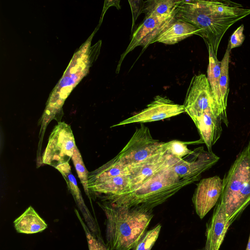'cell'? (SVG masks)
Here are the masks:
<instances>
[{"mask_svg": "<svg viewBox=\"0 0 250 250\" xmlns=\"http://www.w3.org/2000/svg\"><path fill=\"white\" fill-rule=\"evenodd\" d=\"M175 19L188 22L199 29L200 36L217 55L224 34L229 27L242 19L217 14L209 8L207 0H181L176 8Z\"/></svg>", "mask_w": 250, "mask_h": 250, "instance_id": "obj_4", "label": "cell"}, {"mask_svg": "<svg viewBox=\"0 0 250 250\" xmlns=\"http://www.w3.org/2000/svg\"><path fill=\"white\" fill-rule=\"evenodd\" d=\"M171 166L160 170L133 191L119 195L100 197L117 205L152 210L184 187L200 179L196 177L180 178Z\"/></svg>", "mask_w": 250, "mask_h": 250, "instance_id": "obj_2", "label": "cell"}, {"mask_svg": "<svg viewBox=\"0 0 250 250\" xmlns=\"http://www.w3.org/2000/svg\"><path fill=\"white\" fill-rule=\"evenodd\" d=\"M14 225L18 232L28 234L42 232L47 227L44 220L31 206L15 220Z\"/></svg>", "mask_w": 250, "mask_h": 250, "instance_id": "obj_17", "label": "cell"}, {"mask_svg": "<svg viewBox=\"0 0 250 250\" xmlns=\"http://www.w3.org/2000/svg\"><path fill=\"white\" fill-rule=\"evenodd\" d=\"M129 168L113 158L108 162L88 173V185L121 175H128Z\"/></svg>", "mask_w": 250, "mask_h": 250, "instance_id": "obj_18", "label": "cell"}, {"mask_svg": "<svg viewBox=\"0 0 250 250\" xmlns=\"http://www.w3.org/2000/svg\"><path fill=\"white\" fill-rule=\"evenodd\" d=\"M106 217V245L109 250L134 249L146 231L152 210L128 207L105 200L99 203Z\"/></svg>", "mask_w": 250, "mask_h": 250, "instance_id": "obj_1", "label": "cell"}, {"mask_svg": "<svg viewBox=\"0 0 250 250\" xmlns=\"http://www.w3.org/2000/svg\"><path fill=\"white\" fill-rule=\"evenodd\" d=\"M207 46L209 55L207 78L217 103L222 109L227 112V110L223 104L220 90V62L217 59V55L215 54L211 46Z\"/></svg>", "mask_w": 250, "mask_h": 250, "instance_id": "obj_19", "label": "cell"}, {"mask_svg": "<svg viewBox=\"0 0 250 250\" xmlns=\"http://www.w3.org/2000/svg\"><path fill=\"white\" fill-rule=\"evenodd\" d=\"M161 229V225L158 224L146 231L134 248V250H150L158 238Z\"/></svg>", "mask_w": 250, "mask_h": 250, "instance_id": "obj_23", "label": "cell"}, {"mask_svg": "<svg viewBox=\"0 0 250 250\" xmlns=\"http://www.w3.org/2000/svg\"><path fill=\"white\" fill-rule=\"evenodd\" d=\"M132 14V26L131 31L135 25V23L138 16L143 11L145 1L128 0Z\"/></svg>", "mask_w": 250, "mask_h": 250, "instance_id": "obj_27", "label": "cell"}, {"mask_svg": "<svg viewBox=\"0 0 250 250\" xmlns=\"http://www.w3.org/2000/svg\"><path fill=\"white\" fill-rule=\"evenodd\" d=\"M76 147L70 126L64 122H59L49 136L42 162L55 168L60 164L68 163Z\"/></svg>", "mask_w": 250, "mask_h": 250, "instance_id": "obj_7", "label": "cell"}, {"mask_svg": "<svg viewBox=\"0 0 250 250\" xmlns=\"http://www.w3.org/2000/svg\"><path fill=\"white\" fill-rule=\"evenodd\" d=\"M230 225L224 207L217 203L212 216L207 225L204 250H219Z\"/></svg>", "mask_w": 250, "mask_h": 250, "instance_id": "obj_13", "label": "cell"}, {"mask_svg": "<svg viewBox=\"0 0 250 250\" xmlns=\"http://www.w3.org/2000/svg\"><path fill=\"white\" fill-rule=\"evenodd\" d=\"M181 0H146L143 13L145 19L162 16L174 12Z\"/></svg>", "mask_w": 250, "mask_h": 250, "instance_id": "obj_20", "label": "cell"}, {"mask_svg": "<svg viewBox=\"0 0 250 250\" xmlns=\"http://www.w3.org/2000/svg\"><path fill=\"white\" fill-rule=\"evenodd\" d=\"M75 210L84 229L87 238L89 250H109L106 244L104 242L102 237H96L89 231V229L82 220L77 210L76 209Z\"/></svg>", "mask_w": 250, "mask_h": 250, "instance_id": "obj_25", "label": "cell"}, {"mask_svg": "<svg viewBox=\"0 0 250 250\" xmlns=\"http://www.w3.org/2000/svg\"><path fill=\"white\" fill-rule=\"evenodd\" d=\"M223 179L219 176L202 179L192 197L196 213L203 219L217 203L222 192Z\"/></svg>", "mask_w": 250, "mask_h": 250, "instance_id": "obj_12", "label": "cell"}, {"mask_svg": "<svg viewBox=\"0 0 250 250\" xmlns=\"http://www.w3.org/2000/svg\"><path fill=\"white\" fill-rule=\"evenodd\" d=\"M201 30L183 21L175 20L152 42L172 45L193 35H200Z\"/></svg>", "mask_w": 250, "mask_h": 250, "instance_id": "obj_16", "label": "cell"}, {"mask_svg": "<svg viewBox=\"0 0 250 250\" xmlns=\"http://www.w3.org/2000/svg\"><path fill=\"white\" fill-rule=\"evenodd\" d=\"M167 152L175 158L183 159V157L188 155H191L193 151L189 149L185 142L172 140L165 143Z\"/></svg>", "mask_w": 250, "mask_h": 250, "instance_id": "obj_24", "label": "cell"}, {"mask_svg": "<svg viewBox=\"0 0 250 250\" xmlns=\"http://www.w3.org/2000/svg\"><path fill=\"white\" fill-rule=\"evenodd\" d=\"M75 167L78 176L83 186L86 195L90 198V195L88 188V172L83 163L81 154L76 146L71 158Z\"/></svg>", "mask_w": 250, "mask_h": 250, "instance_id": "obj_22", "label": "cell"}, {"mask_svg": "<svg viewBox=\"0 0 250 250\" xmlns=\"http://www.w3.org/2000/svg\"><path fill=\"white\" fill-rule=\"evenodd\" d=\"M176 9L171 13L145 19L144 21L134 32L130 43L121 55L116 69V73L120 69L124 59L128 53L138 46L143 47L144 51L175 20Z\"/></svg>", "mask_w": 250, "mask_h": 250, "instance_id": "obj_8", "label": "cell"}, {"mask_svg": "<svg viewBox=\"0 0 250 250\" xmlns=\"http://www.w3.org/2000/svg\"><path fill=\"white\" fill-rule=\"evenodd\" d=\"M246 250H250V234Z\"/></svg>", "mask_w": 250, "mask_h": 250, "instance_id": "obj_28", "label": "cell"}, {"mask_svg": "<svg viewBox=\"0 0 250 250\" xmlns=\"http://www.w3.org/2000/svg\"><path fill=\"white\" fill-rule=\"evenodd\" d=\"M184 112L183 105L175 104L166 96L157 95L146 108L111 127L160 121L176 116Z\"/></svg>", "mask_w": 250, "mask_h": 250, "instance_id": "obj_10", "label": "cell"}, {"mask_svg": "<svg viewBox=\"0 0 250 250\" xmlns=\"http://www.w3.org/2000/svg\"><path fill=\"white\" fill-rule=\"evenodd\" d=\"M243 31L244 25L241 24L231 35L228 43L230 50L242 44L245 38Z\"/></svg>", "mask_w": 250, "mask_h": 250, "instance_id": "obj_26", "label": "cell"}, {"mask_svg": "<svg viewBox=\"0 0 250 250\" xmlns=\"http://www.w3.org/2000/svg\"><path fill=\"white\" fill-rule=\"evenodd\" d=\"M61 172L65 179L67 187L81 211L87 225L92 233L97 237H101L98 226L85 206L81 192L77 186V181L72 174L69 163L60 164L55 167Z\"/></svg>", "mask_w": 250, "mask_h": 250, "instance_id": "obj_15", "label": "cell"}, {"mask_svg": "<svg viewBox=\"0 0 250 250\" xmlns=\"http://www.w3.org/2000/svg\"><path fill=\"white\" fill-rule=\"evenodd\" d=\"M183 105L192 119L205 112H211L221 117L223 123L228 126L227 112L217 103L205 74L195 75L192 78Z\"/></svg>", "mask_w": 250, "mask_h": 250, "instance_id": "obj_5", "label": "cell"}, {"mask_svg": "<svg viewBox=\"0 0 250 250\" xmlns=\"http://www.w3.org/2000/svg\"><path fill=\"white\" fill-rule=\"evenodd\" d=\"M209 152L212 151V146L217 141L222 132V118L211 112H205L192 119Z\"/></svg>", "mask_w": 250, "mask_h": 250, "instance_id": "obj_14", "label": "cell"}, {"mask_svg": "<svg viewBox=\"0 0 250 250\" xmlns=\"http://www.w3.org/2000/svg\"><path fill=\"white\" fill-rule=\"evenodd\" d=\"M192 158L188 160L178 159L171 167L180 178L201 177V174L209 169L219 160L212 151H205L203 147L195 149Z\"/></svg>", "mask_w": 250, "mask_h": 250, "instance_id": "obj_11", "label": "cell"}, {"mask_svg": "<svg viewBox=\"0 0 250 250\" xmlns=\"http://www.w3.org/2000/svg\"><path fill=\"white\" fill-rule=\"evenodd\" d=\"M178 159L169 154L166 147L161 152L128 167L129 186L123 194L138 188L160 170L172 166Z\"/></svg>", "mask_w": 250, "mask_h": 250, "instance_id": "obj_9", "label": "cell"}, {"mask_svg": "<svg viewBox=\"0 0 250 250\" xmlns=\"http://www.w3.org/2000/svg\"><path fill=\"white\" fill-rule=\"evenodd\" d=\"M217 203L224 207L231 225L250 204V139L225 175Z\"/></svg>", "mask_w": 250, "mask_h": 250, "instance_id": "obj_3", "label": "cell"}, {"mask_svg": "<svg viewBox=\"0 0 250 250\" xmlns=\"http://www.w3.org/2000/svg\"><path fill=\"white\" fill-rule=\"evenodd\" d=\"M166 148L165 143L154 139L149 128L143 124L137 128L125 146L115 157L123 166H135Z\"/></svg>", "mask_w": 250, "mask_h": 250, "instance_id": "obj_6", "label": "cell"}, {"mask_svg": "<svg viewBox=\"0 0 250 250\" xmlns=\"http://www.w3.org/2000/svg\"><path fill=\"white\" fill-rule=\"evenodd\" d=\"M229 45L227 48L222 60L220 61V76L219 81L220 90L223 106L227 110L228 97L229 93V69L230 59Z\"/></svg>", "mask_w": 250, "mask_h": 250, "instance_id": "obj_21", "label": "cell"}]
</instances>
